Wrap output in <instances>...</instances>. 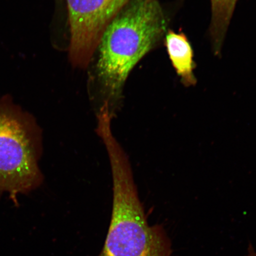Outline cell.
<instances>
[{
	"instance_id": "7",
	"label": "cell",
	"mask_w": 256,
	"mask_h": 256,
	"mask_svg": "<svg viewBox=\"0 0 256 256\" xmlns=\"http://www.w3.org/2000/svg\"><path fill=\"white\" fill-rule=\"evenodd\" d=\"M246 256H256V252L252 244H250L248 248V254Z\"/></svg>"
},
{
	"instance_id": "5",
	"label": "cell",
	"mask_w": 256,
	"mask_h": 256,
	"mask_svg": "<svg viewBox=\"0 0 256 256\" xmlns=\"http://www.w3.org/2000/svg\"><path fill=\"white\" fill-rule=\"evenodd\" d=\"M164 38L170 60L182 84L187 88L196 85L194 50L186 35L181 31L168 30Z\"/></svg>"
},
{
	"instance_id": "1",
	"label": "cell",
	"mask_w": 256,
	"mask_h": 256,
	"mask_svg": "<svg viewBox=\"0 0 256 256\" xmlns=\"http://www.w3.org/2000/svg\"><path fill=\"white\" fill-rule=\"evenodd\" d=\"M168 26L158 0H132L108 25L98 46L96 72L102 100L98 110L107 108L114 117L131 70L161 42Z\"/></svg>"
},
{
	"instance_id": "2",
	"label": "cell",
	"mask_w": 256,
	"mask_h": 256,
	"mask_svg": "<svg viewBox=\"0 0 256 256\" xmlns=\"http://www.w3.org/2000/svg\"><path fill=\"white\" fill-rule=\"evenodd\" d=\"M110 164L113 204L110 228L98 256H171L172 242L161 224L150 226L129 158L116 138L104 143Z\"/></svg>"
},
{
	"instance_id": "3",
	"label": "cell",
	"mask_w": 256,
	"mask_h": 256,
	"mask_svg": "<svg viewBox=\"0 0 256 256\" xmlns=\"http://www.w3.org/2000/svg\"><path fill=\"white\" fill-rule=\"evenodd\" d=\"M42 134L32 115L9 96L0 100V192L17 195L36 190L44 176L39 166Z\"/></svg>"
},
{
	"instance_id": "4",
	"label": "cell",
	"mask_w": 256,
	"mask_h": 256,
	"mask_svg": "<svg viewBox=\"0 0 256 256\" xmlns=\"http://www.w3.org/2000/svg\"><path fill=\"white\" fill-rule=\"evenodd\" d=\"M68 12L70 58L74 66L90 62L102 34L132 0H66Z\"/></svg>"
},
{
	"instance_id": "6",
	"label": "cell",
	"mask_w": 256,
	"mask_h": 256,
	"mask_svg": "<svg viewBox=\"0 0 256 256\" xmlns=\"http://www.w3.org/2000/svg\"><path fill=\"white\" fill-rule=\"evenodd\" d=\"M238 0H210L211 22L210 33L214 54L222 53L230 22Z\"/></svg>"
}]
</instances>
